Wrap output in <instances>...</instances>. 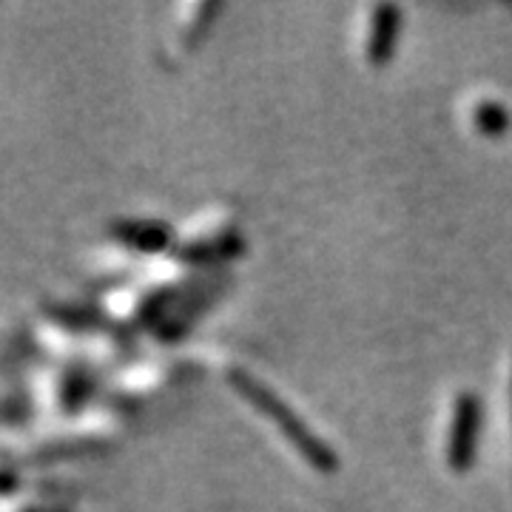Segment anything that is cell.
Here are the masks:
<instances>
[{
  "mask_svg": "<svg viewBox=\"0 0 512 512\" xmlns=\"http://www.w3.org/2000/svg\"><path fill=\"white\" fill-rule=\"evenodd\" d=\"M228 384H231V390L237 393L242 402H248L254 407L262 419H268L271 424H276L279 436L288 441L293 450L311 464L313 470L330 473V470L336 467V456H333V450H330L328 444L319 439V436H313L311 427L299 419L276 393H271L265 384L259 382L256 376H251V373L242 370V367H231V370H228Z\"/></svg>",
  "mask_w": 512,
  "mask_h": 512,
  "instance_id": "1",
  "label": "cell"
},
{
  "mask_svg": "<svg viewBox=\"0 0 512 512\" xmlns=\"http://www.w3.org/2000/svg\"><path fill=\"white\" fill-rule=\"evenodd\" d=\"M237 245V231L231 220L220 214V211H202L194 220L188 222V228L183 231V237L177 239L174 248V259L183 262H202L211 256L228 254Z\"/></svg>",
  "mask_w": 512,
  "mask_h": 512,
  "instance_id": "2",
  "label": "cell"
},
{
  "mask_svg": "<svg viewBox=\"0 0 512 512\" xmlns=\"http://www.w3.org/2000/svg\"><path fill=\"white\" fill-rule=\"evenodd\" d=\"M478 424H481V404L470 390H461L450 402V419L444 433V461L450 470L461 473L470 467L476 453Z\"/></svg>",
  "mask_w": 512,
  "mask_h": 512,
  "instance_id": "3",
  "label": "cell"
},
{
  "mask_svg": "<svg viewBox=\"0 0 512 512\" xmlns=\"http://www.w3.org/2000/svg\"><path fill=\"white\" fill-rule=\"evenodd\" d=\"M399 6L393 3H376L367 9L365 35H362V55L370 66H382L393 57L396 37H399Z\"/></svg>",
  "mask_w": 512,
  "mask_h": 512,
  "instance_id": "4",
  "label": "cell"
},
{
  "mask_svg": "<svg viewBox=\"0 0 512 512\" xmlns=\"http://www.w3.org/2000/svg\"><path fill=\"white\" fill-rule=\"evenodd\" d=\"M114 237L134 251H163L174 245V234L165 222L157 220H120L111 225Z\"/></svg>",
  "mask_w": 512,
  "mask_h": 512,
  "instance_id": "5",
  "label": "cell"
},
{
  "mask_svg": "<svg viewBox=\"0 0 512 512\" xmlns=\"http://www.w3.org/2000/svg\"><path fill=\"white\" fill-rule=\"evenodd\" d=\"M220 12V3H197V6H185L180 12V26H177V35L174 43L180 49H191L208 29L211 18Z\"/></svg>",
  "mask_w": 512,
  "mask_h": 512,
  "instance_id": "6",
  "label": "cell"
},
{
  "mask_svg": "<svg viewBox=\"0 0 512 512\" xmlns=\"http://www.w3.org/2000/svg\"><path fill=\"white\" fill-rule=\"evenodd\" d=\"M470 123L476 131L481 134H501V131H507L510 126V111L507 106L501 103V100H495V97H476L473 103H470Z\"/></svg>",
  "mask_w": 512,
  "mask_h": 512,
  "instance_id": "7",
  "label": "cell"
},
{
  "mask_svg": "<svg viewBox=\"0 0 512 512\" xmlns=\"http://www.w3.org/2000/svg\"><path fill=\"white\" fill-rule=\"evenodd\" d=\"M20 512H66L57 507H46V504H32V507H20Z\"/></svg>",
  "mask_w": 512,
  "mask_h": 512,
  "instance_id": "8",
  "label": "cell"
},
{
  "mask_svg": "<svg viewBox=\"0 0 512 512\" xmlns=\"http://www.w3.org/2000/svg\"><path fill=\"white\" fill-rule=\"evenodd\" d=\"M507 384H510V390H507V407H510V427H512V362H510V379H507Z\"/></svg>",
  "mask_w": 512,
  "mask_h": 512,
  "instance_id": "9",
  "label": "cell"
}]
</instances>
